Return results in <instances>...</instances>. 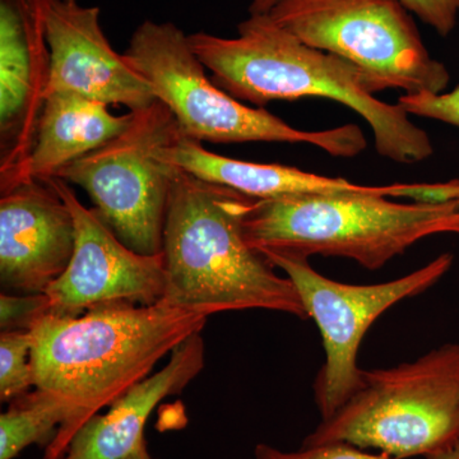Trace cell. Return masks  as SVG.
I'll return each instance as SVG.
<instances>
[{"mask_svg":"<svg viewBox=\"0 0 459 459\" xmlns=\"http://www.w3.org/2000/svg\"><path fill=\"white\" fill-rule=\"evenodd\" d=\"M65 418L63 407L40 389L12 401L0 416V459H13L31 444L50 443Z\"/></svg>","mask_w":459,"mask_h":459,"instance_id":"cell-17","label":"cell"},{"mask_svg":"<svg viewBox=\"0 0 459 459\" xmlns=\"http://www.w3.org/2000/svg\"><path fill=\"white\" fill-rule=\"evenodd\" d=\"M208 316L160 301L107 304L82 316L49 313L31 328L33 386L65 412L45 459H60L74 435L193 334Z\"/></svg>","mask_w":459,"mask_h":459,"instance_id":"cell-1","label":"cell"},{"mask_svg":"<svg viewBox=\"0 0 459 459\" xmlns=\"http://www.w3.org/2000/svg\"><path fill=\"white\" fill-rule=\"evenodd\" d=\"M54 0H0V195L26 181L49 86Z\"/></svg>","mask_w":459,"mask_h":459,"instance_id":"cell-11","label":"cell"},{"mask_svg":"<svg viewBox=\"0 0 459 459\" xmlns=\"http://www.w3.org/2000/svg\"><path fill=\"white\" fill-rule=\"evenodd\" d=\"M128 65L152 87L186 137L211 143L279 142L316 146L334 157H355L367 138L355 124L327 131H300L263 108H249L220 89L190 47L188 36L171 22L144 21L123 53Z\"/></svg>","mask_w":459,"mask_h":459,"instance_id":"cell-5","label":"cell"},{"mask_svg":"<svg viewBox=\"0 0 459 459\" xmlns=\"http://www.w3.org/2000/svg\"><path fill=\"white\" fill-rule=\"evenodd\" d=\"M252 199L175 168L162 247V303L205 316L263 309L309 318L294 282L279 276L244 237Z\"/></svg>","mask_w":459,"mask_h":459,"instance_id":"cell-3","label":"cell"},{"mask_svg":"<svg viewBox=\"0 0 459 459\" xmlns=\"http://www.w3.org/2000/svg\"><path fill=\"white\" fill-rule=\"evenodd\" d=\"M398 105L409 115L428 117L459 128V84L442 93H404Z\"/></svg>","mask_w":459,"mask_h":459,"instance_id":"cell-20","label":"cell"},{"mask_svg":"<svg viewBox=\"0 0 459 459\" xmlns=\"http://www.w3.org/2000/svg\"><path fill=\"white\" fill-rule=\"evenodd\" d=\"M132 114L126 131L75 160L56 178L86 190L95 212L124 246L140 255H157L164 247L166 211L177 168L162 159L161 150L183 132L159 100Z\"/></svg>","mask_w":459,"mask_h":459,"instance_id":"cell-8","label":"cell"},{"mask_svg":"<svg viewBox=\"0 0 459 459\" xmlns=\"http://www.w3.org/2000/svg\"><path fill=\"white\" fill-rule=\"evenodd\" d=\"M51 312L49 296L0 295V327L2 332L31 331L33 325Z\"/></svg>","mask_w":459,"mask_h":459,"instance_id":"cell-19","label":"cell"},{"mask_svg":"<svg viewBox=\"0 0 459 459\" xmlns=\"http://www.w3.org/2000/svg\"><path fill=\"white\" fill-rule=\"evenodd\" d=\"M411 13L443 38L451 35L459 20V0H401Z\"/></svg>","mask_w":459,"mask_h":459,"instance_id":"cell-22","label":"cell"},{"mask_svg":"<svg viewBox=\"0 0 459 459\" xmlns=\"http://www.w3.org/2000/svg\"><path fill=\"white\" fill-rule=\"evenodd\" d=\"M453 201H457L459 204V180H455V189H453L452 195Z\"/></svg>","mask_w":459,"mask_h":459,"instance_id":"cell-26","label":"cell"},{"mask_svg":"<svg viewBox=\"0 0 459 459\" xmlns=\"http://www.w3.org/2000/svg\"><path fill=\"white\" fill-rule=\"evenodd\" d=\"M281 2H283V0H253L252 4L249 5V13L252 16L268 14Z\"/></svg>","mask_w":459,"mask_h":459,"instance_id":"cell-23","label":"cell"},{"mask_svg":"<svg viewBox=\"0 0 459 459\" xmlns=\"http://www.w3.org/2000/svg\"><path fill=\"white\" fill-rule=\"evenodd\" d=\"M268 16L307 47L351 63L374 93H442L451 81L401 0H283Z\"/></svg>","mask_w":459,"mask_h":459,"instance_id":"cell-7","label":"cell"},{"mask_svg":"<svg viewBox=\"0 0 459 459\" xmlns=\"http://www.w3.org/2000/svg\"><path fill=\"white\" fill-rule=\"evenodd\" d=\"M74 214V256L62 276L51 283V312L78 316L107 304L155 305L164 299V253L143 255L124 246L95 210L81 204L66 181L49 180Z\"/></svg>","mask_w":459,"mask_h":459,"instance_id":"cell-10","label":"cell"},{"mask_svg":"<svg viewBox=\"0 0 459 459\" xmlns=\"http://www.w3.org/2000/svg\"><path fill=\"white\" fill-rule=\"evenodd\" d=\"M204 367V343L193 334L170 353L159 373L133 385L105 415H95L74 435L65 459H124L144 442L143 429L157 404L179 394Z\"/></svg>","mask_w":459,"mask_h":459,"instance_id":"cell-15","label":"cell"},{"mask_svg":"<svg viewBox=\"0 0 459 459\" xmlns=\"http://www.w3.org/2000/svg\"><path fill=\"white\" fill-rule=\"evenodd\" d=\"M31 331L2 332L0 336V398L14 401L33 386Z\"/></svg>","mask_w":459,"mask_h":459,"instance_id":"cell-18","label":"cell"},{"mask_svg":"<svg viewBox=\"0 0 459 459\" xmlns=\"http://www.w3.org/2000/svg\"><path fill=\"white\" fill-rule=\"evenodd\" d=\"M255 459H394L385 453H368L349 443H325L301 446L295 452L280 451L268 444H258Z\"/></svg>","mask_w":459,"mask_h":459,"instance_id":"cell-21","label":"cell"},{"mask_svg":"<svg viewBox=\"0 0 459 459\" xmlns=\"http://www.w3.org/2000/svg\"><path fill=\"white\" fill-rule=\"evenodd\" d=\"M165 161L190 172L199 179L228 186L253 199H279L310 195H383L385 197L419 199L430 184H392L385 186H360L340 178L322 177L277 164H255L216 155L202 142L181 134L162 148Z\"/></svg>","mask_w":459,"mask_h":459,"instance_id":"cell-14","label":"cell"},{"mask_svg":"<svg viewBox=\"0 0 459 459\" xmlns=\"http://www.w3.org/2000/svg\"><path fill=\"white\" fill-rule=\"evenodd\" d=\"M247 244L264 255L341 256L379 270L421 238L459 235L457 201L397 204L383 195H310L252 199Z\"/></svg>","mask_w":459,"mask_h":459,"instance_id":"cell-4","label":"cell"},{"mask_svg":"<svg viewBox=\"0 0 459 459\" xmlns=\"http://www.w3.org/2000/svg\"><path fill=\"white\" fill-rule=\"evenodd\" d=\"M458 439L459 343H446L416 361L362 370L358 391L303 446L349 443L404 459Z\"/></svg>","mask_w":459,"mask_h":459,"instance_id":"cell-6","label":"cell"},{"mask_svg":"<svg viewBox=\"0 0 459 459\" xmlns=\"http://www.w3.org/2000/svg\"><path fill=\"white\" fill-rule=\"evenodd\" d=\"M124 459H151L150 453H148L147 449L146 440H144V442L142 443L135 451H133L128 457Z\"/></svg>","mask_w":459,"mask_h":459,"instance_id":"cell-25","label":"cell"},{"mask_svg":"<svg viewBox=\"0 0 459 459\" xmlns=\"http://www.w3.org/2000/svg\"><path fill=\"white\" fill-rule=\"evenodd\" d=\"M108 107L77 93H48L26 165V180L54 179L75 160L126 131L132 111L117 117Z\"/></svg>","mask_w":459,"mask_h":459,"instance_id":"cell-16","label":"cell"},{"mask_svg":"<svg viewBox=\"0 0 459 459\" xmlns=\"http://www.w3.org/2000/svg\"><path fill=\"white\" fill-rule=\"evenodd\" d=\"M50 92H72L129 111L156 101L150 83L113 49L100 23V8L54 0L48 17Z\"/></svg>","mask_w":459,"mask_h":459,"instance_id":"cell-12","label":"cell"},{"mask_svg":"<svg viewBox=\"0 0 459 459\" xmlns=\"http://www.w3.org/2000/svg\"><path fill=\"white\" fill-rule=\"evenodd\" d=\"M74 214L49 180L29 179L0 195V280L7 289L45 294L68 268Z\"/></svg>","mask_w":459,"mask_h":459,"instance_id":"cell-13","label":"cell"},{"mask_svg":"<svg viewBox=\"0 0 459 459\" xmlns=\"http://www.w3.org/2000/svg\"><path fill=\"white\" fill-rule=\"evenodd\" d=\"M427 459H459V439L440 451L429 455Z\"/></svg>","mask_w":459,"mask_h":459,"instance_id":"cell-24","label":"cell"},{"mask_svg":"<svg viewBox=\"0 0 459 459\" xmlns=\"http://www.w3.org/2000/svg\"><path fill=\"white\" fill-rule=\"evenodd\" d=\"M188 40L212 72L213 82L238 101L262 108L279 100L329 99L367 120L380 156L412 165L434 153L428 133L411 122L400 105L377 100L355 65L307 47L268 14H250L238 26L237 38L195 32Z\"/></svg>","mask_w":459,"mask_h":459,"instance_id":"cell-2","label":"cell"},{"mask_svg":"<svg viewBox=\"0 0 459 459\" xmlns=\"http://www.w3.org/2000/svg\"><path fill=\"white\" fill-rule=\"evenodd\" d=\"M294 282L307 316L322 334L325 361L314 383L322 420L333 416L361 385L358 352L368 329L385 310L427 291L451 270L455 256L444 253L412 273L376 285H349L329 280L309 259L264 255Z\"/></svg>","mask_w":459,"mask_h":459,"instance_id":"cell-9","label":"cell"}]
</instances>
